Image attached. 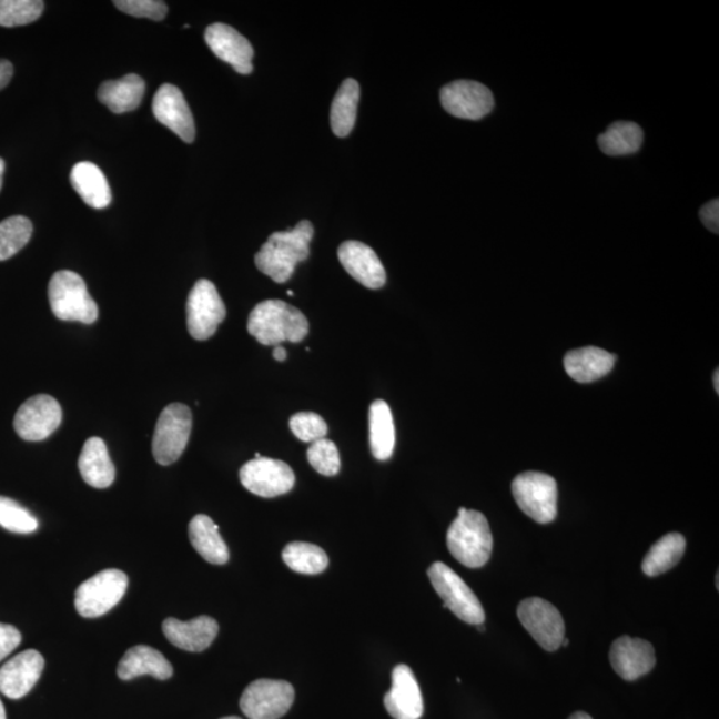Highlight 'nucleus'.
<instances>
[{
	"instance_id": "obj_1",
	"label": "nucleus",
	"mask_w": 719,
	"mask_h": 719,
	"mask_svg": "<svg viewBox=\"0 0 719 719\" xmlns=\"http://www.w3.org/2000/svg\"><path fill=\"white\" fill-rule=\"evenodd\" d=\"M315 229L308 220L300 222L291 231L272 233L255 256L260 272L273 282H288L297 264L310 257V244Z\"/></svg>"
},
{
	"instance_id": "obj_2",
	"label": "nucleus",
	"mask_w": 719,
	"mask_h": 719,
	"mask_svg": "<svg viewBox=\"0 0 719 719\" xmlns=\"http://www.w3.org/2000/svg\"><path fill=\"white\" fill-rule=\"evenodd\" d=\"M249 332L263 345L300 343L308 335L310 323L295 306L282 300H266L251 312Z\"/></svg>"
},
{
	"instance_id": "obj_3",
	"label": "nucleus",
	"mask_w": 719,
	"mask_h": 719,
	"mask_svg": "<svg viewBox=\"0 0 719 719\" xmlns=\"http://www.w3.org/2000/svg\"><path fill=\"white\" fill-rule=\"evenodd\" d=\"M446 546L459 564L472 569L482 568L489 561L493 549L488 519L477 510L459 508L446 533Z\"/></svg>"
},
{
	"instance_id": "obj_4",
	"label": "nucleus",
	"mask_w": 719,
	"mask_h": 719,
	"mask_svg": "<svg viewBox=\"0 0 719 719\" xmlns=\"http://www.w3.org/2000/svg\"><path fill=\"white\" fill-rule=\"evenodd\" d=\"M51 311L63 322L93 324L99 316L98 305L87 290L84 279L72 271L53 273L49 284Z\"/></svg>"
},
{
	"instance_id": "obj_5",
	"label": "nucleus",
	"mask_w": 719,
	"mask_h": 719,
	"mask_svg": "<svg viewBox=\"0 0 719 719\" xmlns=\"http://www.w3.org/2000/svg\"><path fill=\"white\" fill-rule=\"evenodd\" d=\"M428 577L433 589L443 598L444 608H448L466 624H484L485 611L482 602L455 570L443 563H435L428 569Z\"/></svg>"
},
{
	"instance_id": "obj_6",
	"label": "nucleus",
	"mask_w": 719,
	"mask_h": 719,
	"mask_svg": "<svg viewBox=\"0 0 719 719\" xmlns=\"http://www.w3.org/2000/svg\"><path fill=\"white\" fill-rule=\"evenodd\" d=\"M518 508L538 524H549L557 517L556 479L541 472H525L512 483Z\"/></svg>"
},
{
	"instance_id": "obj_7",
	"label": "nucleus",
	"mask_w": 719,
	"mask_h": 719,
	"mask_svg": "<svg viewBox=\"0 0 719 719\" xmlns=\"http://www.w3.org/2000/svg\"><path fill=\"white\" fill-rule=\"evenodd\" d=\"M192 431L189 406L173 403L165 406L153 432L152 455L160 465H171L182 457Z\"/></svg>"
},
{
	"instance_id": "obj_8",
	"label": "nucleus",
	"mask_w": 719,
	"mask_h": 719,
	"mask_svg": "<svg viewBox=\"0 0 719 719\" xmlns=\"http://www.w3.org/2000/svg\"><path fill=\"white\" fill-rule=\"evenodd\" d=\"M129 586V577L118 569H107L79 585L75 608L84 618L102 617L120 602Z\"/></svg>"
},
{
	"instance_id": "obj_9",
	"label": "nucleus",
	"mask_w": 719,
	"mask_h": 719,
	"mask_svg": "<svg viewBox=\"0 0 719 719\" xmlns=\"http://www.w3.org/2000/svg\"><path fill=\"white\" fill-rule=\"evenodd\" d=\"M225 316V305L215 284L210 280H198L186 300V326L190 335L199 342L211 338Z\"/></svg>"
},
{
	"instance_id": "obj_10",
	"label": "nucleus",
	"mask_w": 719,
	"mask_h": 719,
	"mask_svg": "<svg viewBox=\"0 0 719 719\" xmlns=\"http://www.w3.org/2000/svg\"><path fill=\"white\" fill-rule=\"evenodd\" d=\"M295 701V689L279 679H257L240 698V709L250 719H280Z\"/></svg>"
},
{
	"instance_id": "obj_11",
	"label": "nucleus",
	"mask_w": 719,
	"mask_h": 719,
	"mask_svg": "<svg viewBox=\"0 0 719 719\" xmlns=\"http://www.w3.org/2000/svg\"><path fill=\"white\" fill-rule=\"evenodd\" d=\"M517 616L519 622L544 650L556 651L561 648L565 624L556 606L543 598H526L518 605Z\"/></svg>"
},
{
	"instance_id": "obj_12",
	"label": "nucleus",
	"mask_w": 719,
	"mask_h": 719,
	"mask_svg": "<svg viewBox=\"0 0 719 719\" xmlns=\"http://www.w3.org/2000/svg\"><path fill=\"white\" fill-rule=\"evenodd\" d=\"M239 476L246 490L264 498L285 495L296 482L295 473L288 464L269 457L253 458L245 463Z\"/></svg>"
},
{
	"instance_id": "obj_13",
	"label": "nucleus",
	"mask_w": 719,
	"mask_h": 719,
	"mask_svg": "<svg viewBox=\"0 0 719 719\" xmlns=\"http://www.w3.org/2000/svg\"><path fill=\"white\" fill-rule=\"evenodd\" d=\"M62 424V406L49 395L33 396L20 406L13 428L26 442H43Z\"/></svg>"
},
{
	"instance_id": "obj_14",
	"label": "nucleus",
	"mask_w": 719,
	"mask_h": 719,
	"mask_svg": "<svg viewBox=\"0 0 719 719\" xmlns=\"http://www.w3.org/2000/svg\"><path fill=\"white\" fill-rule=\"evenodd\" d=\"M439 99L446 112L459 119L479 120L495 107V99L488 87L473 80H456L445 85Z\"/></svg>"
},
{
	"instance_id": "obj_15",
	"label": "nucleus",
	"mask_w": 719,
	"mask_h": 719,
	"mask_svg": "<svg viewBox=\"0 0 719 719\" xmlns=\"http://www.w3.org/2000/svg\"><path fill=\"white\" fill-rule=\"evenodd\" d=\"M153 115L185 143L195 140L196 130L192 112L183 92L176 85L163 84L152 102Z\"/></svg>"
},
{
	"instance_id": "obj_16",
	"label": "nucleus",
	"mask_w": 719,
	"mask_h": 719,
	"mask_svg": "<svg viewBox=\"0 0 719 719\" xmlns=\"http://www.w3.org/2000/svg\"><path fill=\"white\" fill-rule=\"evenodd\" d=\"M609 658L612 669L625 681H636L656 666L652 645L645 639L629 636L619 637L612 642Z\"/></svg>"
},
{
	"instance_id": "obj_17",
	"label": "nucleus",
	"mask_w": 719,
	"mask_h": 719,
	"mask_svg": "<svg viewBox=\"0 0 719 719\" xmlns=\"http://www.w3.org/2000/svg\"><path fill=\"white\" fill-rule=\"evenodd\" d=\"M205 42L215 55L229 63L242 75L253 71L252 59L255 55L249 39L224 23L211 24L205 30Z\"/></svg>"
},
{
	"instance_id": "obj_18",
	"label": "nucleus",
	"mask_w": 719,
	"mask_h": 719,
	"mask_svg": "<svg viewBox=\"0 0 719 719\" xmlns=\"http://www.w3.org/2000/svg\"><path fill=\"white\" fill-rule=\"evenodd\" d=\"M389 716L395 719H419L424 712L422 690L409 666L397 665L392 671V688L384 697Z\"/></svg>"
},
{
	"instance_id": "obj_19",
	"label": "nucleus",
	"mask_w": 719,
	"mask_h": 719,
	"mask_svg": "<svg viewBox=\"0 0 719 719\" xmlns=\"http://www.w3.org/2000/svg\"><path fill=\"white\" fill-rule=\"evenodd\" d=\"M44 669V658L38 650H24L0 668V691L10 699L29 695Z\"/></svg>"
},
{
	"instance_id": "obj_20",
	"label": "nucleus",
	"mask_w": 719,
	"mask_h": 719,
	"mask_svg": "<svg viewBox=\"0 0 719 719\" xmlns=\"http://www.w3.org/2000/svg\"><path fill=\"white\" fill-rule=\"evenodd\" d=\"M337 256L345 271L366 288L378 290L385 285L384 265L369 245L350 240L340 245Z\"/></svg>"
},
{
	"instance_id": "obj_21",
	"label": "nucleus",
	"mask_w": 719,
	"mask_h": 719,
	"mask_svg": "<svg viewBox=\"0 0 719 719\" xmlns=\"http://www.w3.org/2000/svg\"><path fill=\"white\" fill-rule=\"evenodd\" d=\"M163 632L176 648L200 652L209 649L215 641L219 624L209 616H200L186 622L179 621L176 618H166L163 622Z\"/></svg>"
},
{
	"instance_id": "obj_22",
	"label": "nucleus",
	"mask_w": 719,
	"mask_h": 719,
	"mask_svg": "<svg viewBox=\"0 0 719 719\" xmlns=\"http://www.w3.org/2000/svg\"><path fill=\"white\" fill-rule=\"evenodd\" d=\"M616 356L597 346H584L566 353L564 366L566 373L577 383H595L611 372Z\"/></svg>"
},
{
	"instance_id": "obj_23",
	"label": "nucleus",
	"mask_w": 719,
	"mask_h": 719,
	"mask_svg": "<svg viewBox=\"0 0 719 719\" xmlns=\"http://www.w3.org/2000/svg\"><path fill=\"white\" fill-rule=\"evenodd\" d=\"M150 675L158 679H169L173 675V668L169 659L156 649L150 646H133L125 652L118 665V677L123 681Z\"/></svg>"
},
{
	"instance_id": "obj_24",
	"label": "nucleus",
	"mask_w": 719,
	"mask_h": 719,
	"mask_svg": "<svg viewBox=\"0 0 719 719\" xmlns=\"http://www.w3.org/2000/svg\"><path fill=\"white\" fill-rule=\"evenodd\" d=\"M78 466L80 475L92 488L105 489L115 482V466L102 438L87 439L80 452Z\"/></svg>"
},
{
	"instance_id": "obj_25",
	"label": "nucleus",
	"mask_w": 719,
	"mask_h": 719,
	"mask_svg": "<svg viewBox=\"0 0 719 719\" xmlns=\"http://www.w3.org/2000/svg\"><path fill=\"white\" fill-rule=\"evenodd\" d=\"M70 180L73 190L92 209L103 210L111 204L110 184L97 164L82 162L73 165Z\"/></svg>"
},
{
	"instance_id": "obj_26",
	"label": "nucleus",
	"mask_w": 719,
	"mask_h": 719,
	"mask_svg": "<svg viewBox=\"0 0 719 719\" xmlns=\"http://www.w3.org/2000/svg\"><path fill=\"white\" fill-rule=\"evenodd\" d=\"M190 541L205 561L213 565L229 563L230 550L219 533V526L205 515H198L191 519L189 526Z\"/></svg>"
},
{
	"instance_id": "obj_27",
	"label": "nucleus",
	"mask_w": 719,
	"mask_h": 719,
	"mask_svg": "<svg viewBox=\"0 0 719 719\" xmlns=\"http://www.w3.org/2000/svg\"><path fill=\"white\" fill-rule=\"evenodd\" d=\"M144 92V80L136 73H129L122 79L109 80L100 85L98 99L113 113H124L138 109L142 103Z\"/></svg>"
},
{
	"instance_id": "obj_28",
	"label": "nucleus",
	"mask_w": 719,
	"mask_h": 719,
	"mask_svg": "<svg viewBox=\"0 0 719 719\" xmlns=\"http://www.w3.org/2000/svg\"><path fill=\"white\" fill-rule=\"evenodd\" d=\"M369 443L372 455L386 462L393 455L396 444V429L389 405L376 399L369 408Z\"/></svg>"
},
{
	"instance_id": "obj_29",
	"label": "nucleus",
	"mask_w": 719,
	"mask_h": 719,
	"mask_svg": "<svg viewBox=\"0 0 719 719\" xmlns=\"http://www.w3.org/2000/svg\"><path fill=\"white\" fill-rule=\"evenodd\" d=\"M360 100V85L355 79H345L333 99L331 126L338 138L348 136L355 126Z\"/></svg>"
},
{
	"instance_id": "obj_30",
	"label": "nucleus",
	"mask_w": 719,
	"mask_h": 719,
	"mask_svg": "<svg viewBox=\"0 0 719 719\" xmlns=\"http://www.w3.org/2000/svg\"><path fill=\"white\" fill-rule=\"evenodd\" d=\"M685 549V537L679 533H669L651 546L644 558L642 571L649 577L664 575L665 571L675 568L683 557Z\"/></svg>"
},
{
	"instance_id": "obj_31",
	"label": "nucleus",
	"mask_w": 719,
	"mask_h": 719,
	"mask_svg": "<svg viewBox=\"0 0 719 719\" xmlns=\"http://www.w3.org/2000/svg\"><path fill=\"white\" fill-rule=\"evenodd\" d=\"M644 132L632 122H616L598 138L599 149L609 156L632 155L641 149Z\"/></svg>"
},
{
	"instance_id": "obj_32",
	"label": "nucleus",
	"mask_w": 719,
	"mask_h": 719,
	"mask_svg": "<svg viewBox=\"0 0 719 719\" xmlns=\"http://www.w3.org/2000/svg\"><path fill=\"white\" fill-rule=\"evenodd\" d=\"M283 561L293 571L310 576L323 573L330 565L328 556L320 546L300 541L285 546Z\"/></svg>"
},
{
	"instance_id": "obj_33",
	"label": "nucleus",
	"mask_w": 719,
	"mask_h": 719,
	"mask_svg": "<svg viewBox=\"0 0 719 719\" xmlns=\"http://www.w3.org/2000/svg\"><path fill=\"white\" fill-rule=\"evenodd\" d=\"M32 223L24 216H12L0 223V262L16 256L29 244Z\"/></svg>"
},
{
	"instance_id": "obj_34",
	"label": "nucleus",
	"mask_w": 719,
	"mask_h": 719,
	"mask_svg": "<svg viewBox=\"0 0 719 719\" xmlns=\"http://www.w3.org/2000/svg\"><path fill=\"white\" fill-rule=\"evenodd\" d=\"M0 526L19 535H30L39 528V521L24 506L9 497L0 496Z\"/></svg>"
},
{
	"instance_id": "obj_35",
	"label": "nucleus",
	"mask_w": 719,
	"mask_h": 719,
	"mask_svg": "<svg viewBox=\"0 0 719 719\" xmlns=\"http://www.w3.org/2000/svg\"><path fill=\"white\" fill-rule=\"evenodd\" d=\"M43 10L42 0H0V26L30 24L42 16Z\"/></svg>"
},
{
	"instance_id": "obj_36",
	"label": "nucleus",
	"mask_w": 719,
	"mask_h": 719,
	"mask_svg": "<svg viewBox=\"0 0 719 719\" xmlns=\"http://www.w3.org/2000/svg\"><path fill=\"white\" fill-rule=\"evenodd\" d=\"M306 458H308L312 468L323 476H336L342 468L337 446L326 437L311 444L306 450Z\"/></svg>"
},
{
	"instance_id": "obj_37",
	"label": "nucleus",
	"mask_w": 719,
	"mask_h": 719,
	"mask_svg": "<svg viewBox=\"0 0 719 719\" xmlns=\"http://www.w3.org/2000/svg\"><path fill=\"white\" fill-rule=\"evenodd\" d=\"M290 428L300 442L315 443L325 438L328 433V425L322 416L313 412H300L290 419Z\"/></svg>"
},
{
	"instance_id": "obj_38",
	"label": "nucleus",
	"mask_w": 719,
	"mask_h": 719,
	"mask_svg": "<svg viewBox=\"0 0 719 719\" xmlns=\"http://www.w3.org/2000/svg\"><path fill=\"white\" fill-rule=\"evenodd\" d=\"M120 11L135 18L163 20L169 12V7L160 0H117L113 2Z\"/></svg>"
},
{
	"instance_id": "obj_39",
	"label": "nucleus",
	"mask_w": 719,
	"mask_h": 719,
	"mask_svg": "<svg viewBox=\"0 0 719 719\" xmlns=\"http://www.w3.org/2000/svg\"><path fill=\"white\" fill-rule=\"evenodd\" d=\"M22 642V635L11 625L0 624V661L11 655Z\"/></svg>"
},
{
	"instance_id": "obj_40",
	"label": "nucleus",
	"mask_w": 719,
	"mask_h": 719,
	"mask_svg": "<svg viewBox=\"0 0 719 719\" xmlns=\"http://www.w3.org/2000/svg\"><path fill=\"white\" fill-rule=\"evenodd\" d=\"M699 217H701L706 229H708L711 232L718 233L719 230L718 199L711 200V202L705 204L701 209V212H699Z\"/></svg>"
},
{
	"instance_id": "obj_41",
	"label": "nucleus",
	"mask_w": 719,
	"mask_h": 719,
	"mask_svg": "<svg viewBox=\"0 0 719 719\" xmlns=\"http://www.w3.org/2000/svg\"><path fill=\"white\" fill-rule=\"evenodd\" d=\"M13 75V65L9 60L0 59V90H3Z\"/></svg>"
},
{
	"instance_id": "obj_42",
	"label": "nucleus",
	"mask_w": 719,
	"mask_h": 719,
	"mask_svg": "<svg viewBox=\"0 0 719 719\" xmlns=\"http://www.w3.org/2000/svg\"><path fill=\"white\" fill-rule=\"evenodd\" d=\"M273 357L277 360V362H285L286 360V351L284 346L282 345H276L275 350H273Z\"/></svg>"
},
{
	"instance_id": "obj_43",
	"label": "nucleus",
	"mask_w": 719,
	"mask_h": 719,
	"mask_svg": "<svg viewBox=\"0 0 719 719\" xmlns=\"http://www.w3.org/2000/svg\"><path fill=\"white\" fill-rule=\"evenodd\" d=\"M569 719H593L588 712L577 711L575 715H571Z\"/></svg>"
},
{
	"instance_id": "obj_44",
	"label": "nucleus",
	"mask_w": 719,
	"mask_h": 719,
	"mask_svg": "<svg viewBox=\"0 0 719 719\" xmlns=\"http://www.w3.org/2000/svg\"><path fill=\"white\" fill-rule=\"evenodd\" d=\"M4 171H6L4 160L0 158V190H2V185H3Z\"/></svg>"
},
{
	"instance_id": "obj_45",
	"label": "nucleus",
	"mask_w": 719,
	"mask_h": 719,
	"mask_svg": "<svg viewBox=\"0 0 719 719\" xmlns=\"http://www.w3.org/2000/svg\"><path fill=\"white\" fill-rule=\"evenodd\" d=\"M712 384H715L716 392L719 393V371L718 369L715 372V376H712Z\"/></svg>"
},
{
	"instance_id": "obj_46",
	"label": "nucleus",
	"mask_w": 719,
	"mask_h": 719,
	"mask_svg": "<svg viewBox=\"0 0 719 719\" xmlns=\"http://www.w3.org/2000/svg\"><path fill=\"white\" fill-rule=\"evenodd\" d=\"M0 719H7L6 717V709L2 702V699H0Z\"/></svg>"
},
{
	"instance_id": "obj_47",
	"label": "nucleus",
	"mask_w": 719,
	"mask_h": 719,
	"mask_svg": "<svg viewBox=\"0 0 719 719\" xmlns=\"http://www.w3.org/2000/svg\"><path fill=\"white\" fill-rule=\"evenodd\" d=\"M568 645H569V639L565 637L561 646H568Z\"/></svg>"
},
{
	"instance_id": "obj_48",
	"label": "nucleus",
	"mask_w": 719,
	"mask_h": 719,
	"mask_svg": "<svg viewBox=\"0 0 719 719\" xmlns=\"http://www.w3.org/2000/svg\"><path fill=\"white\" fill-rule=\"evenodd\" d=\"M478 630H479V631H485L484 626H483V625H478Z\"/></svg>"
},
{
	"instance_id": "obj_49",
	"label": "nucleus",
	"mask_w": 719,
	"mask_h": 719,
	"mask_svg": "<svg viewBox=\"0 0 719 719\" xmlns=\"http://www.w3.org/2000/svg\"><path fill=\"white\" fill-rule=\"evenodd\" d=\"M222 719H242V718H239V717H224Z\"/></svg>"
},
{
	"instance_id": "obj_50",
	"label": "nucleus",
	"mask_w": 719,
	"mask_h": 719,
	"mask_svg": "<svg viewBox=\"0 0 719 719\" xmlns=\"http://www.w3.org/2000/svg\"><path fill=\"white\" fill-rule=\"evenodd\" d=\"M260 457H262L260 456V453H256L255 458H260Z\"/></svg>"
}]
</instances>
